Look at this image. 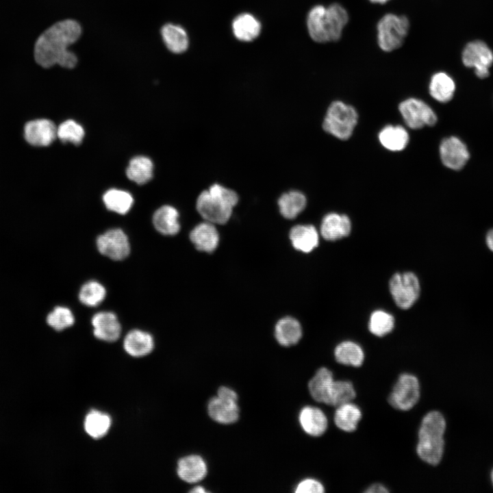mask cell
Masks as SVG:
<instances>
[{"instance_id": "1", "label": "cell", "mask_w": 493, "mask_h": 493, "mask_svg": "<svg viewBox=\"0 0 493 493\" xmlns=\"http://www.w3.org/2000/svg\"><path fill=\"white\" fill-rule=\"evenodd\" d=\"M81 33V26L73 20H64L53 24L35 42L34 57L36 62L45 68L55 64L66 68L75 67L77 58L68 47L77 40Z\"/></svg>"}, {"instance_id": "2", "label": "cell", "mask_w": 493, "mask_h": 493, "mask_svg": "<svg viewBox=\"0 0 493 493\" xmlns=\"http://www.w3.org/2000/svg\"><path fill=\"white\" fill-rule=\"evenodd\" d=\"M239 201L240 195L236 190L214 182L198 194L195 207L204 220L214 225H224L231 218Z\"/></svg>"}, {"instance_id": "3", "label": "cell", "mask_w": 493, "mask_h": 493, "mask_svg": "<svg viewBox=\"0 0 493 493\" xmlns=\"http://www.w3.org/2000/svg\"><path fill=\"white\" fill-rule=\"evenodd\" d=\"M446 422L441 413L432 411L422 418L419 431L416 451L420 458L431 465H437L444 453V433Z\"/></svg>"}, {"instance_id": "4", "label": "cell", "mask_w": 493, "mask_h": 493, "mask_svg": "<svg viewBox=\"0 0 493 493\" xmlns=\"http://www.w3.org/2000/svg\"><path fill=\"white\" fill-rule=\"evenodd\" d=\"M358 115L355 109L340 101L332 102L325 114L323 129L340 139H349L357 125Z\"/></svg>"}, {"instance_id": "5", "label": "cell", "mask_w": 493, "mask_h": 493, "mask_svg": "<svg viewBox=\"0 0 493 493\" xmlns=\"http://www.w3.org/2000/svg\"><path fill=\"white\" fill-rule=\"evenodd\" d=\"M409 27V21L406 16L393 13L383 15L377 26L379 48L388 53L400 48L405 42Z\"/></svg>"}, {"instance_id": "6", "label": "cell", "mask_w": 493, "mask_h": 493, "mask_svg": "<svg viewBox=\"0 0 493 493\" xmlns=\"http://www.w3.org/2000/svg\"><path fill=\"white\" fill-rule=\"evenodd\" d=\"M390 293L396 305L403 309L410 308L420 295V283L411 272L397 273L389 282Z\"/></svg>"}, {"instance_id": "7", "label": "cell", "mask_w": 493, "mask_h": 493, "mask_svg": "<svg viewBox=\"0 0 493 493\" xmlns=\"http://www.w3.org/2000/svg\"><path fill=\"white\" fill-rule=\"evenodd\" d=\"M420 398V384L416 377L409 373L401 375L389 396V403L394 408L407 411Z\"/></svg>"}, {"instance_id": "8", "label": "cell", "mask_w": 493, "mask_h": 493, "mask_svg": "<svg viewBox=\"0 0 493 493\" xmlns=\"http://www.w3.org/2000/svg\"><path fill=\"white\" fill-rule=\"evenodd\" d=\"M399 112L407 125L412 129L432 126L437 121L433 110L423 101L409 98L399 104Z\"/></svg>"}, {"instance_id": "9", "label": "cell", "mask_w": 493, "mask_h": 493, "mask_svg": "<svg viewBox=\"0 0 493 493\" xmlns=\"http://www.w3.org/2000/svg\"><path fill=\"white\" fill-rule=\"evenodd\" d=\"M96 243L99 251L113 260H123L130 253L128 237L118 228L109 229L99 235Z\"/></svg>"}, {"instance_id": "10", "label": "cell", "mask_w": 493, "mask_h": 493, "mask_svg": "<svg viewBox=\"0 0 493 493\" xmlns=\"http://www.w3.org/2000/svg\"><path fill=\"white\" fill-rule=\"evenodd\" d=\"M462 62L467 67H472L480 78L489 75V68L493 63V53L488 46L481 40L467 44L462 52Z\"/></svg>"}, {"instance_id": "11", "label": "cell", "mask_w": 493, "mask_h": 493, "mask_svg": "<svg viewBox=\"0 0 493 493\" xmlns=\"http://www.w3.org/2000/svg\"><path fill=\"white\" fill-rule=\"evenodd\" d=\"M24 137L31 145L47 147L57 138V127L49 119L40 118L30 121L25 125Z\"/></svg>"}, {"instance_id": "12", "label": "cell", "mask_w": 493, "mask_h": 493, "mask_svg": "<svg viewBox=\"0 0 493 493\" xmlns=\"http://www.w3.org/2000/svg\"><path fill=\"white\" fill-rule=\"evenodd\" d=\"M440 155L443 164L453 170H460L469 159L466 146L455 136L444 138L442 141Z\"/></svg>"}, {"instance_id": "13", "label": "cell", "mask_w": 493, "mask_h": 493, "mask_svg": "<svg viewBox=\"0 0 493 493\" xmlns=\"http://www.w3.org/2000/svg\"><path fill=\"white\" fill-rule=\"evenodd\" d=\"M94 336L105 342L117 340L121 333V326L115 314L111 312H100L92 318Z\"/></svg>"}, {"instance_id": "14", "label": "cell", "mask_w": 493, "mask_h": 493, "mask_svg": "<svg viewBox=\"0 0 493 493\" xmlns=\"http://www.w3.org/2000/svg\"><path fill=\"white\" fill-rule=\"evenodd\" d=\"M307 203L305 194L296 188L283 191L277 199L280 214L288 220L296 218L305 209Z\"/></svg>"}, {"instance_id": "15", "label": "cell", "mask_w": 493, "mask_h": 493, "mask_svg": "<svg viewBox=\"0 0 493 493\" xmlns=\"http://www.w3.org/2000/svg\"><path fill=\"white\" fill-rule=\"evenodd\" d=\"M351 230L350 218L345 214L329 213L323 217L320 224L321 236L329 241H336L348 236Z\"/></svg>"}, {"instance_id": "16", "label": "cell", "mask_w": 493, "mask_h": 493, "mask_svg": "<svg viewBox=\"0 0 493 493\" xmlns=\"http://www.w3.org/2000/svg\"><path fill=\"white\" fill-rule=\"evenodd\" d=\"M190 239L199 251L211 253L218 245L219 234L214 224L204 220L191 230Z\"/></svg>"}, {"instance_id": "17", "label": "cell", "mask_w": 493, "mask_h": 493, "mask_svg": "<svg viewBox=\"0 0 493 493\" xmlns=\"http://www.w3.org/2000/svg\"><path fill=\"white\" fill-rule=\"evenodd\" d=\"M327 8L322 5L314 6L308 12L307 27L310 38L318 43L329 42Z\"/></svg>"}, {"instance_id": "18", "label": "cell", "mask_w": 493, "mask_h": 493, "mask_svg": "<svg viewBox=\"0 0 493 493\" xmlns=\"http://www.w3.org/2000/svg\"><path fill=\"white\" fill-rule=\"evenodd\" d=\"M207 410L214 420L222 424L233 423L239 417V408L236 401L217 396L210 400Z\"/></svg>"}, {"instance_id": "19", "label": "cell", "mask_w": 493, "mask_h": 493, "mask_svg": "<svg viewBox=\"0 0 493 493\" xmlns=\"http://www.w3.org/2000/svg\"><path fill=\"white\" fill-rule=\"evenodd\" d=\"M177 471L181 479L193 483L204 479L207 472V468L205 462L201 456L190 455L179 460Z\"/></svg>"}, {"instance_id": "20", "label": "cell", "mask_w": 493, "mask_h": 493, "mask_svg": "<svg viewBox=\"0 0 493 493\" xmlns=\"http://www.w3.org/2000/svg\"><path fill=\"white\" fill-rule=\"evenodd\" d=\"M333 381L330 370L325 367L319 368L308 383L312 397L317 402L329 405Z\"/></svg>"}, {"instance_id": "21", "label": "cell", "mask_w": 493, "mask_h": 493, "mask_svg": "<svg viewBox=\"0 0 493 493\" xmlns=\"http://www.w3.org/2000/svg\"><path fill=\"white\" fill-rule=\"evenodd\" d=\"M299 420L304 431L312 436L323 435L328 425L323 412L312 406H305L300 411Z\"/></svg>"}, {"instance_id": "22", "label": "cell", "mask_w": 493, "mask_h": 493, "mask_svg": "<svg viewBox=\"0 0 493 493\" xmlns=\"http://www.w3.org/2000/svg\"><path fill=\"white\" fill-rule=\"evenodd\" d=\"M179 213L173 206L166 205L158 208L153 216L155 229L164 236H175L180 230Z\"/></svg>"}, {"instance_id": "23", "label": "cell", "mask_w": 493, "mask_h": 493, "mask_svg": "<svg viewBox=\"0 0 493 493\" xmlns=\"http://www.w3.org/2000/svg\"><path fill=\"white\" fill-rule=\"evenodd\" d=\"M290 239L294 248L303 253H309L319 242L318 233L312 225H296L290 231Z\"/></svg>"}, {"instance_id": "24", "label": "cell", "mask_w": 493, "mask_h": 493, "mask_svg": "<svg viewBox=\"0 0 493 493\" xmlns=\"http://www.w3.org/2000/svg\"><path fill=\"white\" fill-rule=\"evenodd\" d=\"M123 347L131 356L143 357L153 349V338L148 332L133 329L126 335L123 341Z\"/></svg>"}, {"instance_id": "25", "label": "cell", "mask_w": 493, "mask_h": 493, "mask_svg": "<svg viewBox=\"0 0 493 493\" xmlns=\"http://www.w3.org/2000/svg\"><path fill=\"white\" fill-rule=\"evenodd\" d=\"M275 336L282 346L296 344L301 338L302 329L299 322L292 317L280 319L275 328Z\"/></svg>"}, {"instance_id": "26", "label": "cell", "mask_w": 493, "mask_h": 493, "mask_svg": "<svg viewBox=\"0 0 493 493\" xmlns=\"http://www.w3.org/2000/svg\"><path fill=\"white\" fill-rule=\"evenodd\" d=\"M326 13L329 23V42H336L341 38L343 29L349 22V14L346 10L338 3H331L327 7Z\"/></svg>"}, {"instance_id": "27", "label": "cell", "mask_w": 493, "mask_h": 493, "mask_svg": "<svg viewBox=\"0 0 493 493\" xmlns=\"http://www.w3.org/2000/svg\"><path fill=\"white\" fill-rule=\"evenodd\" d=\"M234 36L241 41L249 42L260 33V23L253 15L244 13L237 16L232 23Z\"/></svg>"}, {"instance_id": "28", "label": "cell", "mask_w": 493, "mask_h": 493, "mask_svg": "<svg viewBox=\"0 0 493 493\" xmlns=\"http://www.w3.org/2000/svg\"><path fill=\"white\" fill-rule=\"evenodd\" d=\"M381 144L392 151L404 149L409 142V134L401 125H387L379 134Z\"/></svg>"}, {"instance_id": "29", "label": "cell", "mask_w": 493, "mask_h": 493, "mask_svg": "<svg viewBox=\"0 0 493 493\" xmlns=\"http://www.w3.org/2000/svg\"><path fill=\"white\" fill-rule=\"evenodd\" d=\"M429 90L431 96L434 99L446 103L453 98L455 90V84L448 74L439 72L431 77Z\"/></svg>"}, {"instance_id": "30", "label": "cell", "mask_w": 493, "mask_h": 493, "mask_svg": "<svg viewBox=\"0 0 493 493\" xmlns=\"http://www.w3.org/2000/svg\"><path fill=\"white\" fill-rule=\"evenodd\" d=\"M361 418L362 412L359 407L350 402L336 407L334 422L340 429L352 432L357 429Z\"/></svg>"}, {"instance_id": "31", "label": "cell", "mask_w": 493, "mask_h": 493, "mask_svg": "<svg viewBox=\"0 0 493 493\" xmlns=\"http://www.w3.org/2000/svg\"><path fill=\"white\" fill-rule=\"evenodd\" d=\"M161 34L166 47L171 52L181 53L186 51L188 38L184 28L168 23L162 27Z\"/></svg>"}, {"instance_id": "32", "label": "cell", "mask_w": 493, "mask_h": 493, "mask_svg": "<svg viewBox=\"0 0 493 493\" xmlns=\"http://www.w3.org/2000/svg\"><path fill=\"white\" fill-rule=\"evenodd\" d=\"M153 164L146 156L139 155L133 157L127 168V177L138 184H144L153 177Z\"/></svg>"}, {"instance_id": "33", "label": "cell", "mask_w": 493, "mask_h": 493, "mask_svg": "<svg viewBox=\"0 0 493 493\" xmlns=\"http://www.w3.org/2000/svg\"><path fill=\"white\" fill-rule=\"evenodd\" d=\"M334 355L338 363L355 367L360 366L364 359L362 347L352 341H344L337 345Z\"/></svg>"}, {"instance_id": "34", "label": "cell", "mask_w": 493, "mask_h": 493, "mask_svg": "<svg viewBox=\"0 0 493 493\" xmlns=\"http://www.w3.org/2000/svg\"><path fill=\"white\" fill-rule=\"evenodd\" d=\"M103 200L107 209L120 214H127L134 203L129 192L116 188L108 190L104 194Z\"/></svg>"}, {"instance_id": "35", "label": "cell", "mask_w": 493, "mask_h": 493, "mask_svg": "<svg viewBox=\"0 0 493 493\" xmlns=\"http://www.w3.org/2000/svg\"><path fill=\"white\" fill-rule=\"evenodd\" d=\"M110 425V417L97 410L90 412L84 420V429L86 433L90 437L97 439L103 437L109 431Z\"/></svg>"}, {"instance_id": "36", "label": "cell", "mask_w": 493, "mask_h": 493, "mask_svg": "<svg viewBox=\"0 0 493 493\" xmlns=\"http://www.w3.org/2000/svg\"><path fill=\"white\" fill-rule=\"evenodd\" d=\"M106 290L104 286L96 281L85 283L79 292V301L86 306L95 307L105 299Z\"/></svg>"}, {"instance_id": "37", "label": "cell", "mask_w": 493, "mask_h": 493, "mask_svg": "<svg viewBox=\"0 0 493 493\" xmlns=\"http://www.w3.org/2000/svg\"><path fill=\"white\" fill-rule=\"evenodd\" d=\"M356 392L351 382L334 380L330 395L329 405L338 407L350 403L355 399Z\"/></svg>"}, {"instance_id": "38", "label": "cell", "mask_w": 493, "mask_h": 493, "mask_svg": "<svg viewBox=\"0 0 493 493\" xmlns=\"http://www.w3.org/2000/svg\"><path fill=\"white\" fill-rule=\"evenodd\" d=\"M394 318L392 315L383 311L376 310L370 317L368 329L370 331L379 337L384 336L393 329Z\"/></svg>"}, {"instance_id": "39", "label": "cell", "mask_w": 493, "mask_h": 493, "mask_svg": "<svg viewBox=\"0 0 493 493\" xmlns=\"http://www.w3.org/2000/svg\"><path fill=\"white\" fill-rule=\"evenodd\" d=\"M57 137L63 142L80 144L84 137L83 127L73 120H66L57 127Z\"/></svg>"}, {"instance_id": "40", "label": "cell", "mask_w": 493, "mask_h": 493, "mask_svg": "<svg viewBox=\"0 0 493 493\" xmlns=\"http://www.w3.org/2000/svg\"><path fill=\"white\" fill-rule=\"evenodd\" d=\"M47 323L55 330L62 331L74 324L75 317L69 308L57 306L49 313Z\"/></svg>"}, {"instance_id": "41", "label": "cell", "mask_w": 493, "mask_h": 493, "mask_svg": "<svg viewBox=\"0 0 493 493\" xmlns=\"http://www.w3.org/2000/svg\"><path fill=\"white\" fill-rule=\"evenodd\" d=\"M324 487L318 481L314 479H305L301 481L295 489L296 493H322Z\"/></svg>"}, {"instance_id": "42", "label": "cell", "mask_w": 493, "mask_h": 493, "mask_svg": "<svg viewBox=\"0 0 493 493\" xmlns=\"http://www.w3.org/2000/svg\"><path fill=\"white\" fill-rule=\"evenodd\" d=\"M389 490L380 483H375L369 486L366 490V493H385L388 492Z\"/></svg>"}, {"instance_id": "43", "label": "cell", "mask_w": 493, "mask_h": 493, "mask_svg": "<svg viewBox=\"0 0 493 493\" xmlns=\"http://www.w3.org/2000/svg\"><path fill=\"white\" fill-rule=\"evenodd\" d=\"M486 242L489 249L493 251V229L489 231L486 236Z\"/></svg>"}, {"instance_id": "44", "label": "cell", "mask_w": 493, "mask_h": 493, "mask_svg": "<svg viewBox=\"0 0 493 493\" xmlns=\"http://www.w3.org/2000/svg\"><path fill=\"white\" fill-rule=\"evenodd\" d=\"M190 492L194 493H205L207 491L201 486H197L190 490Z\"/></svg>"}, {"instance_id": "45", "label": "cell", "mask_w": 493, "mask_h": 493, "mask_svg": "<svg viewBox=\"0 0 493 493\" xmlns=\"http://www.w3.org/2000/svg\"><path fill=\"white\" fill-rule=\"evenodd\" d=\"M368 1L372 3L384 4L390 0H368Z\"/></svg>"}, {"instance_id": "46", "label": "cell", "mask_w": 493, "mask_h": 493, "mask_svg": "<svg viewBox=\"0 0 493 493\" xmlns=\"http://www.w3.org/2000/svg\"><path fill=\"white\" fill-rule=\"evenodd\" d=\"M491 478H492V483H493V470H492V474H491Z\"/></svg>"}]
</instances>
